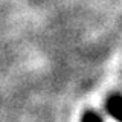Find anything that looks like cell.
I'll return each mask as SVG.
<instances>
[{
  "label": "cell",
  "instance_id": "1",
  "mask_svg": "<svg viewBox=\"0 0 122 122\" xmlns=\"http://www.w3.org/2000/svg\"><path fill=\"white\" fill-rule=\"evenodd\" d=\"M107 112L116 121L122 122V96L114 95V96L108 98V101H107Z\"/></svg>",
  "mask_w": 122,
  "mask_h": 122
},
{
  "label": "cell",
  "instance_id": "2",
  "mask_svg": "<svg viewBox=\"0 0 122 122\" xmlns=\"http://www.w3.org/2000/svg\"><path fill=\"white\" fill-rule=\"evenodd\" d=\"M81 122H102V119H101V116H98L96 113L89 112V113H86V114L82 116Z\"/></svg>",
  "mask_w": 122,
  "mask_h": 122
}]
</instances>
